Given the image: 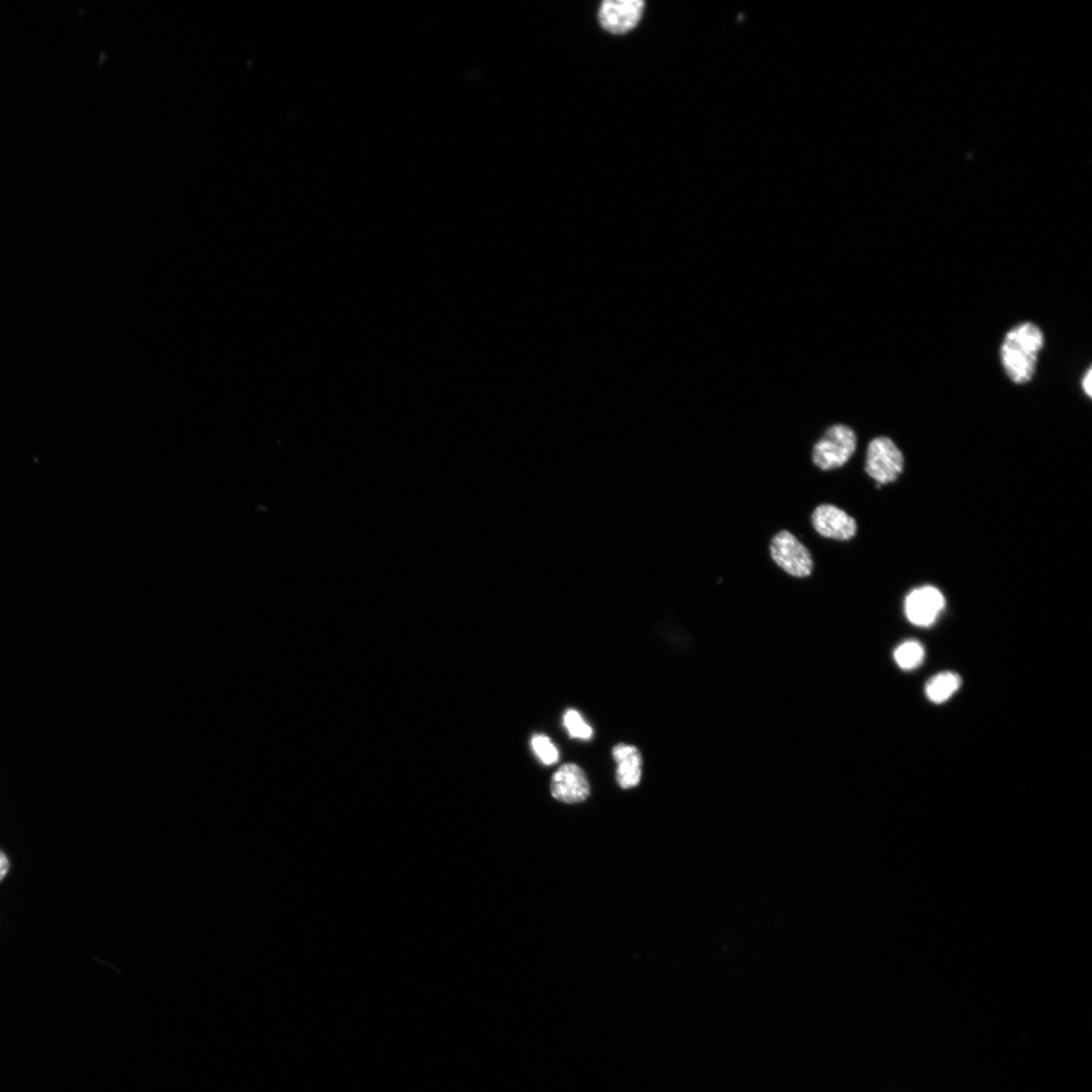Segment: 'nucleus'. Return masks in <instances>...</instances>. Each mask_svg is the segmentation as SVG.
Returning <instances> with one entry per match:
<instances>
[{
    "instance_id": "7",
    "label": "nucleus",
    "mask_w": 1092,
    "mask_h": 1092,
    "mask_svg": "<svg viewBox=\"0 0 1092 1092\" xmlns=\"http://www.w3.org/2000/svg\"><path fill=\"white\" fill-rule=\"evenodd\" d=\"M550 791L556 800L574 804L584 801L589 796L590 789L584 770L576 763L568 762L553 772Z\"/></svg>"
},
{
    "instance_id": "4",
    "label": "nucleus",
    "mask_w": 1092,
    "mask_h": 1092,
    "mask_svg": "<svg viewBox=\"0 0 1092 1092\" xmlns=\"http://www.w3.org/2000/svg\"><path fill=\"white\" fill-rule=\"evenodd\" d=\"M772 560L788 574L796 577L809 576L814 562L809 550L794 534L787 530L777 533L769 545Z\"/></svg>"
},
{
    "instance_id": "13",
    "label": "nucleus",
    "mask_w": 1092,
    "mask_h": 1092,
    "mask_svg": "<svg viewBox=\"0 0 1092 1092\" xmlns=\"http://www.w3.org/2000/svg\"><path fill=\"white\" fill-rule=\"evenodd\" d=\"M531 746L538 759L544 765H551L557 762L559 751L548 736L544 734L533 735L531 738Z\"/></svg>"
},
{
    "instance_id": "6",
    "label": "nucleus",
    "mask_w": 1092,
    "mask_h": 1092,
    "mask_svg": "<svg viewBox=\"0 0 1092 1092\" xmlns=\"http://www.w3.org/2000/svg\"><path fill=\"white\" fill-rule=\"evenodd\" d=\"M944 605V597L938 588L924 585L908 594L904 610L907 619L912 624L928 627L936 621Z\"/></svg>"
},
{
    "instance_id": "3",
    "label": "nucleus",
    "mask_w": 1092,
    "mask_h": 1092,
    "mask_svg": "<svg viewBox=\"0 0 1092 1092\" xmlns=\"http://www.w3.org/2000/svg\"><path fill=\"white\" fill-rule=\"evenodd\" d=\"M903 467V454L890 438L877 437L870 442L866 455V472L878 485L895 481Z\"/></svg>"
},
{
    "instance_id": "1",
    "label": "nucleus",
    "mask_w": 1092,
    "mask_h": 1092,
    "mask_svg": "<svg viewBox=\"0 0 1092 1092\" xmlns=\"http://www.w3.org/2000/svg\"><path fill=\"white\" fill-rule=\"evenodd\" d=\"M1043 344V333L1033 323L1018 324L1005 334L1000 347V360L1011 381L1022 384L1031 380Z\"/></svg>"
},
{
    "instance_id": "15",
    "label": "nucleus",
    "mask_w": 1092,
    "mask_h": 1092,
    "mask_svg": "<svg viewBox=\"0 0 1092 1092\" xmlns=\"http://www.w3.org/2000/svg\"><path fill=\"white\" fill-rule=\"evenodd\" d=\"M9 870V861L5 853L0 850V882L4 879Z\"/></svg>"
},
{
    "instance_id": "5",
    "label": "nucleus",
    "mask_w": 1092,
    "mask_h": 1092,
    "mask_svg": "<svg viewBox=\"0 0 1092 1092\" xmlns=\"http://www.w3.org/2000/svg\"><path fill=\"white\" fill-rule=\"evenodd\" d=\"M645 2L642 0H606L599 8L600 25L610 33L624 34L639 23Z\"/></svg>"
},
{
    "instance_id": "2",
    "label": "nucleus",
    "mask_w": 1092,
    "mask_h": 1092,
    "mask_svg": "<svg viewBox=\"0 0 1092 1092\" xmlns=\"http://www.w3.org/2000/svg\"><path fill=\"white\" fill-rule=\"evenodd\" d=\"M856 442V435L851 428L843 424L833 425L814 445L812 461L822 470L837 469L853 455Z\"/></svg>"
},
{
    "instance_id": "14",
    "label": "nucleus",
    "mask_w": 1092,
    "mask_h": 1092,
    "mask_svg": "<svg viewBox=\"0 0 1092 1092\" xmlns=\"http://www.w3.org/2000/svg\"><path fill=\"white\" fill-rule=\"evenodd\" d=\"M1082 388L1084 389V392L1088 396H1091V394H1092V370H1091V368H1088V370L1086 371V373H1085V375H1084V377L1082 379Z\"/></svg>"
},
{
    "instance_id": "9",
    "label": "nucleus",
    "mask_w": 1092,
    "mask_h": 1092,
    "mask_svg": "<svg viewBox=\"0 0 1092 1092\" xmlns=\"http://www.w3.org/2000/svg\"><path fill=\"white\" fill-rule=\"evenodd\" d=\"M617 764L616 782L622 789L636 787L642 777L643 758L640 750L632 744L618 743L612 748Z\"/></svg>"
},
{
    "instance_id": "12",
    "label": "nucleus",
    "mask_w": 1092,
    "mask_h": 1092,
    "mask_svg": "<svg viewBox=\"0 0 1092 1092\" xmlns=\"http://www.w3.org/2000/svg\"><path fill=\"white\" fill-rule=\"evenodd\" d=\"M563 725L571 738L589 740L593 736V728L574 709H567L564 712Z\"/></svg>"
},
{
    "instance_id": "10",
    "label": "nucleus",
    "mask_w": 1092,
    "mask_h": 1092,
    "mask_svg": "<svg viewBox=\"0 0 1092 1092\" xmlns=\"http://www.w3.org/2000/svg\"><path fill=\"white\" fill-rule=\"evenodd\" d=\"M962 684L961 677L950 671H944L932 676L925 686L927 698L936 704L946 701L954 694Z\"/></svg>"
},
{
    "instance_id": "11",
    "label": "nucleus",
    "mask_w": 1092,
    "mask_h": 1092,
    "mask_svg": "<svg viewBox=\"0 0 1092 1092\" xmlns=\"http://www.w3.org/2000/svg\"><path fill=\"white\" fill-rule=\"evenodd\" d=\"M896 663L903 669H913L923 660L924 648L916 640H908L900 644L894 651Z\"/></svg>"
},
{
    "instance_id": "8",
    "label": "nucleus",
    "mask_w": 1092,
    "mask_h": 1092,
    "mask_svg": "<svg viewBox=\"0 0 1092 1092\" xmlns=\"http://www.w3.org/2000/svg\"><path fill=\"white\" fill-rule=\"evenodd\" d=\"M811 523L819 535L838 541L850 540L857 531L855 520L830 504L819 505L811 515Z\"/></svg>"
}]
</instances>
